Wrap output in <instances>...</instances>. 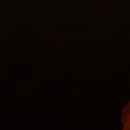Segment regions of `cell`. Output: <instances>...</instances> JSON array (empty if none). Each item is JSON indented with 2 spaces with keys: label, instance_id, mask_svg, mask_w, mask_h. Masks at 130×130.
<instances>
[{
  "label": "cell",
  "instance_id": "obj_1",
  "mask_svg": "<svg viewBox=\"0 0 130 130\" xmlns=\"http://www.w3.org/2000/svg\"><path fill=\"white\" fill-rule=\"evenodd\" d=\"M122 129L130 130V101L126 103L121 113Z\"/></svg>",
  "mask_w": 130,
  "mask_h": 130
}]
</instances>
